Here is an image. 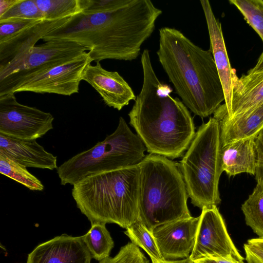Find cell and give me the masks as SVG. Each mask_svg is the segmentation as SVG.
I'll use <instances>...</instances> for the list:
<instances>
[{"mask_svg": "<svg viewBox=\"0 0 263 263\" xmlns=\"http://www.w3.org/2000/svg\"><path fill=\"white\" fill-rule=\"evenodd\" d=\"M152 263H194L190 257L180 260H163L161 261L153 262Z\"/></svg>", "mask_w": 263, "mask_h": 263, "instance_id": "cell-37", "label": "cell"}, {"mask_svg": "<svg viewBox=\"0 0 263 263\" xmlns=\"http://www.w3.org/2000/svg\"><path fill=\"white\" fill-rule=\"evenodd\" d=\"M254 138L236 141L222 147V169L229 176L242 173L255 175L256 160Z\"/></svg>", "mask_w": 263, "mask_h": 263, "instance_id": "cell-20", "label": "cell"}, {"mask_svg": "<svg viewBox=\"0 0 263 263\" xmlns=\"http://www.w3.org/2000/svg\"><path fill=\"white\" fill-rule=\"evenodd\" d=\"M159 61L185 106L205 118L225 101L223 87L211 51L195 44L180 31L159 29Z\"/></svg>", "mask_w": 263, "mask_h": 263, "instance_id": "cell-3", "label": "cell"}, {"mask_svg": "<svg viewBox=\"0 0 263 263\" xmlns=\"http://www.w3.org/2000/svg\"><path fill=\"white\" fill-rule=\"evenodd\" d=\"M19 0H0V16L5 13Z\"/></svg>", "mask_w": 263, "mask_h": 263, "instance_id": "cell-34", "label": "cell"}, {"mask_svg": "<svg viewBox=\"0 0 263 263\" xmlns=\"http://www.w3.org/2000/svg\"><path fill=\"white\" fill-rule=\"evenodd\" d=\"M263 102V71L248 72L234 80L231 118Z\"/></svg>", "mask_w": 263, "mask_h": 263, "instance_id": "cell-19", "label": "cell"}, {"mask_svg": "<svg viewBox=\"0 0 263 263\" xmlns=\"http://www.w3.org/2000/svg\"><path fill=\"white\" fill-rule=\"evenodd\" d=\"M54 117L18 103L14 93L0 96V133L23 139H37L52 129Z\"/></svg>", "mask_w": 263, "mask_h": 263, "instance_id": "cell-9", "label": "cell"}, {"mask_svg": "<svg viewBox=\"0 0 263 263\" xmlns=\"http://www.w3.org/2000/svg\"><path fill=\"white\" fill-rule=\"evenodd\" d=\"M189 257L192 261L208 257L244 260L229 234L217 206L202 209L195 245Z\"/></svg>", "mask_w": 263, "mask_h": 263, "instance_id": "cell-10", "label": "cell"}, {"mask_svg": "<svg viewBox=\"0 0 263 263\" xmlns=\"http://www.w3.org/2000/svg\"><path fill=\"white\" fill-rule=\"evenodd\" d=\"M194 263H245L243 260L233 258L208 257L193 261Z\"/></svg>", "mask_w": 263, "mask_h": 263, "instance_id": "cell-33", "label": "cell"}, {"mask_svg": "<svg viewBox=\"0 0 263 263\" xmlns=\"http://www.w3.org/2000/svg\"><path fill=\"white\" fill-rule=\"evenodd\" d=\"M92 62L85 52L76 58L12 73L0 80V96L23 91L63 96L78 93L84 71Z\"/></svg>", "mask_w": 263, "mask_h": 263, "instance_id": "cell-8", "label": "cell"}, {"mask_svg": "<svg viewBox=\"0 0 263 263\" xmlns=\"http://www.w3.org/2000/svg\"><path fill=\"white\" fill-rule=\"evenodd\" d=\"M71 17L37 22L0 43V65L11 61L25 52L52 31L67 23Z\"/></svg>", "mask_w": 263, "mask_h": 263, "instance_id": "cell-18", "label": "cell"}, {"mask_svg": "<svg viewBox=\"0 0 263 263\" xmlns=\"http://www.w3.org/2000/svg\"><path fill=\"white\" fill-rule=\"evenodd\" d=\"M245 259L247 263H263V251L254 246L243 245Z\"/></svg>", "mask_w": 263, "mask_h": 263, "instance_id": "cell-32", "label": "cell"}, {"mask_svg": "<svg viewBox=\"0 0 263 263\" xmlns=\"http://www.w3.org/2000/svg\"><path fill=\"white\" fill-rule=\"evenodd\" d=\"M220 128L222 146L254 137L263 129V102L230 118L226 106L220 105L214 112Z\"/></svg>", "mask_w": 263, "mask_h": 263, "instance_id": "cell-16", "label": "cell"}, {"mask_svg": "<svg viewBox=\"0 0 263 263\" xmlns=\"http://www.w3.org/2000/svg\"><path fill=\"white\" fill-rule=\"evenodd\" d=\"M139 166L138 220L153 232L161 225L192 217L179 165L168 158L150 154Z\"/></svg>", "mask_w": 263, "mask_h": 263, "instance_id": "cell-5", "label": "cell"}, {"mask_svg": "<svg viewBox=\"0 0 263 263\" xmlns=\"http://www.w3.org/2000/svg\"><path fill=\"white\" fill-rule=\"evenodd\" d=\"M46 20L35 0L19 1L3 15L0 16V23L18 21H43Z\"/></svg>", "mask_w": 263, "mask_h": 263, "instance_id": "cell-26", "label": "cell"}, {"mask_svg": "<svg viewBox=\"0 0 263 263\" xmlns=\"http://www.w3.org/2000/svg\"><path fill=\"white\" fill-rule=\"evenodd\" d=\"M40 21H18L0 23V43L5 42L22 30Z\"/></svg>", "mask_w": 263, "mask_h": 263, "instance_id": "cell-30", "label": "cell"}, {"mask_svg": "<svg viewBox=\"0 0 263 263\" xmlns=\"http://www.w3.org/2000/svg\"><path fill=\"white\" fill-rule=\"evenodd\" d=\"M141 63L143 84L128 114L129 124L147 152L173 159L180 157L196 134L193 118L182 101L171 95L172 88L159 80L147 49Z\"/></svg>", "mask_w": 263, "mask_h": 263, "instance_id": "cell-2", "label": "cell"}, {"mask_svg": "<svg viewBox=\"0 0 263 263\" xmlns=\"http://www.w3.org/2000/svg\"><path fill=\"white\" fill-rule=\"evenodd\" d=\"M99 263H149L139 248L133 242H128L122 247L113 257H108Z\"/></svg>", "mask_w": 263, "mask_h": 263, "instance_id": "cell-28", "label": "cell"}, {"mask_svg": "<svg viewBox=\"0 0 263 263\" xmlns=\"http://www.w3.org/2000/svg\"><path fill=\"white\" fill-rule=\"evenodd\" d=\"M83 80L99 93L107 106L118 110L136 100L134 91L123 78L117 71L104 69L100 62L87 66Z\"/></svg>", "mask_w": 263, "mask_h": 263, "instance_id": "cell-14", "label": "cell"}, {"mask_svg": "<svg viewBox=\"0 0 263 263\" xmlns=\"http://www.w3.org/2000/svg\"><path fill=\"white\" fill-rule=\"evenodd\" d=\"M247 243L256 247L263 251V238H254L248 240Z\"/></svg>", "mask_w": 263, "mask_h": 263, "instance_id": "cell-35", "label": "cell"}, {"mask_svg": "<svg viewBox=\"0 0 263 263\" xmlns=\"http://www.w3.org/2000/svg\"><path fill=\"white\" fill-rule=\"evenodd\" d=\"M36 140L20 139L0 133V153L26 167L57 169V156L47 152Z\"/></svg>", "mask_w": 263, "mask_h": 263, "instance_id": "cell-17", "label": "cell"}, {"mask_svg": "<svg viewBox=\"0 0 263 263\" xmlns=\"http://www.w3.org/2000/svg\"><path fill=\"white\" fill-rule=\"evenodd\" d=\"M205 16L210 40V50L218 72L225 95L224 104L229 117L231 115L234 80L237 76L231 66L221 23L213 13L210 2L200 1Z\"/></svg>", "mask_w": 263, "mask_h": 263, "instance_id": "cell-15", "label": "cell"}, {"mask_svg": "<svg viewBox=\"0 0 263 263\" xmlns=\"http://www.w3.org/2000/svg\"><path fill=\"white\" fill-rule=\"evenodd\" d=\"M86 50L84 47L71 42H45L30 48L5 65H0V80L21 70L78 58L86 52Z\"/></svg>", "mask_w": 263, "mask_h": 263, "instance_id": "cell-11", "label": "cell"}, {"mask_svg": "<svg viewBox=\"0 0 263 263\" xmlns=\"http://www.w3.org/2000/svg\"><path fill=\"white\" fill-rule=\"evenodd\" d=\"M199 216L170 222L153 231L159 251L165 260L186 258L194 248Z\"/></svg>", "mask_w": 263, "mask_h": 263, "instance_id": "cell-12", "label": "cell"}, {"mask_svg": "<svg viewBox=\"0 0 263 263\" xmlns=\"http://www.w3.org/2000/svg\"><path fill=\"white\" fill-rule=\"evenodd\" d=\"M263 71V52L259 57L256 65L248 72H254Z\"/></svg>", "mask_w": 263, "mask_h": 263, "instance_id": "cell-36", "label": "cell"}, {"mask_svg": "<svg viewBox=\"0 0 263 263\" xmlns=\"http://www.w3.org/2000/svg\"><path fill=\"white\" fill-rule=\"evenodd\" d=\"M45 18L55 20L82 12L80 0H35Z\"/></svg>", "mask_w": 263, "mask_h": 263, "instance_id": "cell-25", "label": "cell"}, {"mask_svg": "<svg viewBox=\"0 0 263 263\" xmlns=\"http://www.w3.org/2000/svg\"><path fill=\"white\" fill-rule=\"evenodd\" d=\"M140 166L87 177L73 185L77 208L91 223H115L127 229L138 218Z\"/></svg>", "mask_w": 263, "mask_h": 263, "instance_id": "cell-4", "label": "cell"}, {"mask_svg": "<svg viewBox=\"0 0 263 263\" xmlns=\"http://www.w3.org/2000/svg\"><path fill=\"white\" fill-rule=\"evenodd\" d=\"M222 147L219 123L210 118L199 127L180 162L188 197L201 210L221 202L218 185L223 172Z\"/></svg>", "mask_w": 263, "mask_h": 263, "instance_id": "cell-6", "label": "cell"}, {"mask_svg": "<svg viewBox=\"0 0 263 263\" xmlns=\"http://www.w3.org/2000/svg\"><path fill=\"white\" fill-rule=\"evenodd\" d=\"M263 41V1L230 0Z\"/></svg>", "mask_w": 263, "mask_h": 263, "instance_id": "cell-27", "label": "cell"}, {"mask_svg": "<svg viewBox=\"0 0 263 263\" xmlns=\"http://www.w3.org/2000/svg\"><path fill=\"white\" fill-rule=\"evenodd\" d=\"M162 13L149 0H125L109 11L76 14L42 40L76 43L96 63L105 59L130 61L139 56Z\"/></svg>", "mask_w": 263, "mask_h": 263, "instance_id": "cell-1", "label": "cell"}, {"mask_svg": "<svg viewBox=\"0 0 263 263\" xmlns=\"http://www.w3.org/2000/svg\"><path fill=\"white\" fill-rule=\"evenodd\" d=\"M124 234L132 242L146 252L152 262L165 260L159 251L153 232L139 220L127 228Z\"/></svg>", "mask_w": 263, "mask_h": 263, "instance_id": "cell-24", "label": "cell"}, {"mask_svg": "<svg viewBox=\"0 0 263 263\" xmlns=\"http://www.w3.org/2000/svg\"><path fill=\"white\" fill-rule=\"evenodd\" d=\"M0 173L30 190L42 191L44 190L41 181L25 166L2 153H0Z\"/></svg>", "mask_w": 263, "mask_h": 263, "instance_id": "cell-23", "label": "cell"}, {"mask_svg": "<svg viewBox=\"0 0 263 263\" xmlns=\"http://www.w3.org/2000/svg\"><path fill=\"white\" fill-rule=\"evenodd\" d=\"M241 209L246 224L258 237L263 238V182H257Z\"/></svg>", "mask_w": 263, "mask_h": 263, "instance_id": "cell-22", "label": "cell"}, {"mask_svg": "<svg viewBox=\"0 0 263 263\" xmlns=\"http://www.w3.org/2000/svg\"><path fill=\"white\" fill-rule=\"evenodd\" d=\"M91 225L87 233L81 237L92 258L100 261L109 257L114 242L105 223L95 222Z\"/></svg>", "mask_w": 263, "mask_h": 263, "instance_id": "cell-21", "label": "cell"}, {"mask_svg": "<svg viewBox=\"0 0 263 263\" xmlns=\"http://www.w3.org/2000/svg\"><path fill=\"white\" fill-rule=\"evenodd\" d=\"M146 147L120 117L115 131L91 148L80 153L57 169L61 184L74 185L85 178L140 164Z\"/></svg>", "mask_w": 263, "mask_h": 263, "instance_id": "cell-7", "label": "cell"}, {"mask_svg": "<svg viewBox=\"0 0 263 263\" xmlns=\"http://www.w3.org/2000/svg\"><path fill=\"white\" fill-rule=\"evenodd\" d=\"M91 259L81 236L63 234L37 245L26 263H91Z\"/></svg>", "mask_w": 263, "mask_h": 263, "instance_id": "cell-13", "label": "cell"}, {"mask_svg": "<svg viewBox=\"0 0 263 263\" xmlns=\"http://www.w3.org/2000/svg\"><path fill=\"white\" fill-rule=\"evenodd\" d=\"M254 147L256 160L255 179L263 182V129L254 138Z\"/></svg>", "mask_w": 263, "mask_h": 263, "instance_id": "cell-31", "label": "cell"}, {"mask_svg": "<svg viewBox=\"0 0 263 263\" xmlns=\"http://www.w3.org/2000/svg\"><path fill=\"white\" fill-rule=\"evenodd\" d=\"M125 0H80L82 12L96 13L109 11L122 5Z\"/></svg>", "mask_w": 263, "mask_h": 263, "instance_id": "cell-29", "label": "cell"}]
</instances>
